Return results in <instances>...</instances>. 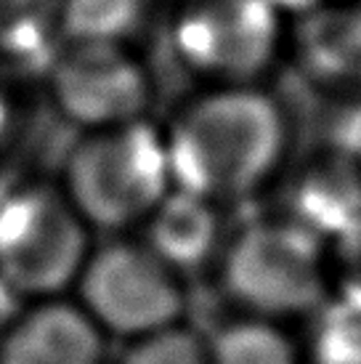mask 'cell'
Segmentation results:
<instances>
[{
    "instance_id": "cell-7",
    "label": "cell",
    "mask_w": 361,
    "mask_h": 364,
    "mask_svg": "<svg viewBox=\"0 0 361 364\" xmlns=\"http://www.w3.org/2000/svg\"><path fill=\"white\" fill-rule=\"evenodd\" d=\"M56 102L90 131L133 122L149 102L144 72L117 43H75L53 70Z\"/></svg>"
},
{
    "instance_id": "cell-14",
    "label": "cell",
    "mask_w": 361,
    "mask_h": 364,
    "mask_svg": "<svg viewBox=\"0 0 361 364\" xmlns=\"http://www.w3.org/2000/svg\"><path fill=\"white\" fill-rule=\"evenodd\" d=\"M311 335L313 364H361V306L340 298L316 309Z\"/></svg>"
},
{
    "instance_id": "cell-12",
    "label": "cell",
    "mask_w": 361,
    "mask_h": 364,
    "mask_svg": "<svg viewBox=\"0 0 361 364\" xmlns=\"http://www.w3.org/2000/svg\"><path fill=\"white\" fill-rule=\"evenodd\" d=\"M210 364H298L295 346L271 319H239L208 343Z\"/></svg>"
},
{
    "instance_id": "cell-5",
    "label": "cell",
    "mask_w": 361,
    "mask_h": 364,
    "mask_svg": "<svg viewBox=\"0 0 361 364\" xmlns=\"http://www.w3.org/2000/svg\"><path fill=\"white\" fill-rule=\"evenodd\" d=\"M80 309L101 333L146 338L176 327L183 314V290L160 255L146 245L112 242L88 255L77 277Z\"/></svg>"
},
{
    "instance_id": "cell-8",
    "label": "cell",
    "mask_w": 361,
    "mask_h": 364,
    "mask_svg": "<svg viewBox=\"0 0 361 364\" xmlns=\"http://www.w3.org/2000/svg\"><path fill=\"white\" fill-rule=\"evenodd\" d=\"M104 338L80 306L43 301L0 341V364H101Z\"/></svg>"
},
{
    "instance_id": "cell-18",
    "label": "cell",
    "mask_w": 361,
    "mask_h": 364,
    "mask_svg": "<svg viewBox=\"0 0 361 364\" xmlns=\"http://www.w3.org/2000/svg\"><path fill=\"white\" fill-rule=\"evenodd\" d=\"M6 122H9V104L3 102V96H0V133L6 131Z\"/></svg>"
},
{
    "instance_id": "cell-6",
    "label": "cell",
    "mask_w": 361,
    "mask_h": 364,
    "mask_svg": "<svg viewBox=\"0 0 361 364\" xmlns=\"http://www.w3.org/2000/svg\"><path fill=\"white\" fill-rule=\"evenodd\" d=\"M176 46L191 70L247 85L276 48V14L269 0H208L176 27Z\"/></svg>"
},
{
    "instance_id": "cell-2",
    "label": "cell",
    "mask_w": 361,
    "mask_h": 364,
    "mask_svg": "<svg viewBox=\"0 0 361 364\" xmlns=\"http://www.w3.org/2000/svg\"><path fill=\"white\" fill-rule=\"evenodd\" d=\"M171 189L165 139L141 120L90 131L64 171L67 200L99 229L146 221Z\"/></svg>"
},
{
    "instance_id": "cell-15",
    "label": "cell",
    "mask_w": 361,
    "mask_h": 364,
    "mask_svg": "<svg viewBox=\"0 0 361 364\" xmlns=\"http://www.w3.org/2000/svg\"><path fill=\"white\" fill-rule=\"evenodd\" d=\"M120 364H210V359L208 346L194 333L176 324L133 341Z\"/></svg>"
},
{
    "instance_id": "cell-4",
    "label": "cell",
    "mask_w": 361,
    "mask_h": 364,
    "mask_svg": "<svg viewBox=\"0 0 361 364\" xmlns=\"http://www.w3.org/2000/svg\"><path fill=\"white\" fill-rule=\"evenodd\" d=\"M88 255L85 221L64 192L27 186L0 200V279L14 293L56 298Z\"/></svg>"
},
{
    "instance_id": "cell-19",
    "label": "cell",
    "mask_w": 361,
    "mask_h": 364,
    "mask_svg": "<svg viewBox=\"0 0 361 364\" xmlns=\"http://www.w3.org/2000/svg\"><path fill=\"white\" fill-rule=\"evenodd\" d=\"M359 146H361V136H359ZM359 157H361V149H359Z\"/></svg>"
},
{
    "instance_id": "cell-1",
    "label": "cell",
    "mask_w": 361,
    "mask_h": 364,
    "mask_svg": "<svg viewBox=\"0 0 361 364\" xmlns=\"http://www.w3.org/2000/svg\"><path fill=\"white\" fill-rule=\"evenodd\" d=\"M284 146V122L266 93L229 85L197 99L165 139L176 189L234 200L269 178Z\"/></svg>"
},
{
    "instance_id": "cell-16",
    "label": "cell",
    "mask_w": 361,
    "mask_h": 364,
    "mask_svg": "<svg viewBox=\"0 0 361 364\" xmlns=\"http://www.w3.org/2000/svg\"><path fill=\"white\" fill-rule=\"evenodd\" d=\"M338 261H340L343 287L340 298L361 306V221L338 240Z\"/></svg>"
},
{
    "instance_id": "cell-3",
    "label": "cell",
    "mask_w": 361,
    "mask_h": 364,
    "mask_svg": "<svg viewBox=\"0 0 361 364\" xmlns=\"http://www.w3.org/2000/svg\"><path fill=\"white\" fill-rule=\"evenodd\" d=\"M231 298L261 319L313 314L327 304L321 240L295 221H263L234 240L223 261Z\"/></svg>"
},
{
    "instance_id": "cell-11",
    "label": "cell",
    "mask_w": 361,
    "mask_h": 364,
    "mask_svg": "<svg viewBox=\"0 0 361 364\" xmlns=\"http://www.w3.org/2000/svg\"><path fill=\"white\" fill-rule=\"evenodd\" d=\"M303 53L321 77L361 80V9L321 11L306 21Z\"/></svg>"
},
{
    "instance_id": "cell-13",
    "label": "cell",
    "mask_w": 361,
    "mask_h": 364,
    "mask_svg": "<svg viewBox=\"0 0 361 364\" xmlns=\"http://www.w3.org/2000/svg\"><path fill=\"white\" fill-rule=\"evenodd\" d=\"M144 0H67L64 32L75 43H117L136 27Z\"/></svg>"
},
{
    "instance_id": "cell-10",
    "label": "cell",
    "mask_w": 361,
    "mask_h": 364,
    "mask_svg": "<svg viewBox=\"0 0 361 364\" xmlns=\"http://www.w3.org/2000/svg\"><path fill=\"white\" fill-rule=\"evenodd\" d=\"M146 247L171 269H189L210 255L218 237V218L212 203L191 192L176 189L146 218Z\"/></svg>"
},
{
    "instance_id": "cell-17",
    "label": "cell",
    "mask_w": 361,
    "mask_h": 364,
    "mask_svg": "<svg viewBox=\"0 0 361 364\" xmlns=\"http://www.w3.org/2000/svg\"><path fill=\"white\" fill-rule=\"evenodd\" d=\"M271 6H284V9H308L316 0H269Z\"/></svg>"
},
{
    "instance_id": "cell-9",
    "label": "cell",
    "mask_w": 361,
    "mask_h": 364,
    "mask_svg": "<svg viewBox=\"0 0 361 364\" xmlns=\"http://www.w3.org/2000/svg\"><path fill=\"white\" fill-rule=\"evenodd\" d=\"M292 221L319 240H340L361 221V165L327 160L292 192Z\"/></svg>"
}]
</instances>
